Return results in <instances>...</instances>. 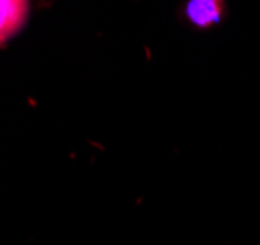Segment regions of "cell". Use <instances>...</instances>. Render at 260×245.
<instances>
[{"label": "cell", "mask_w": 260, "mask_h": 245, "mask_svg": "<svg viewBox=\"0 0 260 245\" xmlns=\"http://www.w3.org/2000/svg\"><path fill=\"white\" fill-rule=\"evenodd\" d=\"M186 18L196 28L217 26L223 20V0H188Z\"/></svg>", "instance_id": "2"}, {"label": "cell", "mask_w": 260, "mask_h": 245, "mask_svg": "<svg viewBox=\"0 0 260 245\" xmlns=\"http://www.w3.org/2000/svg\"><path fill=\"white\" fill-rule=\"evenodd\" d=\"M27 18V0H0V45L20 32Z\"/></svg>", "instance_id": "1"}]
</instances>
